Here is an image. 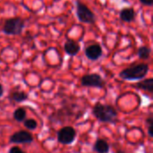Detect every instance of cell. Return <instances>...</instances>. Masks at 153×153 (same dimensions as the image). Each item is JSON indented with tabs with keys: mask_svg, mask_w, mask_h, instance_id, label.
I'll list each match as a JSON object with an SVG mask.
<instances>
[{
	"mask_svg": "<svg viewBox=\"0 0 153 153\" xmlns=\"http://www.w3.org/2000/svg\"><path fill=\"white\" fill-rule=\"evenodd\" d=\"M92 114L100 122L102 123L116 124L117 122V111L110 105H105L98 102L92 108Z\"/></svg>",
	"mask_w": 153,
	"mask_h": 153,
	"instance_id": "1",
	"label": "cell"
},
{
	"mask_svg": "<svg viewBox=\"0 0 153 153\" xmlns=\"http://www.w3.org/2000/svg\"><path fill=\"white\" fill-rule=\"evenodd\" d=\"M149 65L141 63L122 70L119 74L120 78L126 81H137L144 78L149 73Z\"/></svg>",
	"mask_w": 153,
	"mask_h": 153,
	"instance_id": "2",
	"label": "cell"
},
{
	"mask_svg": "<svg viewBox=\"0 0 153 153\" xmlns=\"http://www.w3.org/2000/svg\"><path fill=\"white\" fill-rule=\"evenodd\" d=\"M25 22L20 17L6 19L4 22L2 31L6 35H20L23 31Z\"/></svg>",
	"mask_w": 153,
	"mask_h": 153,
	"instance_id": "3",
	"label": "cell"
},
{
	"mask_svg": "<svg viewBox=\"0 0 153 153\" xmlns=\"http://www.w3.org/2000/svg\"><path fill=\"white\" fill-rule=\"evenodd\" d=\"M75 5H76V15L81 22L91 23V24L95 22L96 21L95 14L85 4H83L80 0H76Z\"/></svg>",
	"mask_w": 153,
	"mask_h": 153,
	"instance_id": "4",
	"label": "cell"
},
{
	"mask_svg": "<svg viewBox=\"0 0 153 153\" xmlns=\"http://www.w3.org/2000/svg\"><path fill=\"white\" fill-rule=\"evenodd\" d=\"M81 84L83 87H94L102 89L105 87V81L99 74H88L82 77Z\"/></svg>",
	"mask_w": 153,
	"mask_h": 153,
	"instance_id": "5",
	"label": "cell"
},
{
	"mask_svg": "<svg viewBox=\"0 0 153 153\" xmlns=\"http://www.w3.org/2000/svg\"><path fill=\"white\" fill-rule=\"evenodd\" d=\"M76 131L72 126H65L57 132V142L63 145H68L74 142Z\"/></svg>",
	"mask_w": 153,
	"mask_h": 153,
	"instance_id": "6",
	"label": "cell"
},
{
	"mask_svg": "<svg viewBox=\"0 0 153 153\" xmlns=\"http://www.w3.org/2000/svg\"><path fill=\"white\" fill-rule=\"evenodd\" d=\"M9 142L11 143H14V144L30 143L33 142V136L30 132L22 130V131L16 132L13 135H11L9 138Z\"/></svg>",
	"mask_w": 153,
	"mask_h": 153,
	"instance_id": "7",
	"label": "cell"
},
{
	"mask_svg": "<svg viewBox=\"0 0 153 153\" xmlns=\"http://www.w3.org/2000/svg\"><path fill=\"white\" fill-rule=\"evenodd\" d=\"M74 110V106L72 105H66L63 107L61 109H59L56 113L53 114L50 117V120L55 122V123H59L62 121H65V118L67 117H74V114L73 112Z\"/></svg>",
	"mask_w": 153,
	"mask_h": 153,
	"instance_id": "8",
	"label": "cell"
},
{
	"mask_svg": "<svg viewBox=\"0 0 153 153\" xmlns=\"http://www.w3.org/2000/svg\"><path fill=\"white\" fill-rule=\"evenodd\" d=\"M102 54H103L102 48L98 43H94V44L89 45L85 48V56H86V57L88 59H90L91 61L98 60L100 57H101Z\"/></svg>",
	"mask_w": 153,
	"mask_h": 153,
	"instance_id": "9",
	"label": "cell"
},
{
	"mask_svg": "<svg viewBox=\"0 0 153 153\" xmlns=\"http://www.w3.org/2000/svg\"><path fill=\"white\" fill-rule=\"evenodd\" d=\"M64 49H65V52L67 55H69L71 56H74L80 52L81 47H80L78 42L74 41V39H67V40L65 42Z\"/></svg>",
	"mask_w": 153,
	"mask_h": 153,
	"instance_id": "10",
	"label": "cell"
},
{
	"mask_svg": "<svg viewBox=\"0 0 153 153\" xmlns=\"http://www.w3.org/2000/svg\"><path fill=\"white\" fill-rule=\"evenodd\" d=\"M121 21L125 22H132L135 19V11L133 7L123 8L119 13Z\"/></svg>",
	"mask_w": 153,
	"mask_h": 153,
	"instance_id": "11",
	"label": "cell"
},
{
	"mask_svg": "<svg viewBox=\"0 0 153 153\" xmlns=\"http://www.w3.org/2000/svg\"><path fill=\"white\" fill-rule=\"evenodd\" d=\"M109 150V144L103 139H98L93 146V151L97 153H108Z\"/></svg>",
	"mask_w": 153,
	"mask_h": 153,
	"instance_id": "12",
	"label": "cell"
},
{
	"mask_svg": "<svg viewBox=\"0 0 153 153\" xmlns=\"http://www.w3.org/2000/svg\"><path fill=\"white\" fill-rule=\"evenodd\" d=\"M9 99L16 103H20L26 100H28V94L24 91H15L10 93L9 95Z\"/></svg>",
	"mask_w": 153,
	"mask_h": 153,
	"instance_id": "13",
	"label": "cell"
},
{
	"mask_svg": "<svg viewBox=\"0 0 153 153\" xmlns=\"http://www.w3.org/2000/svg\"><path fill=\"white\" fill-rule=\"evenodd\" d=\"M136 87L140 90H143L146 91H149L151 93L153 92V79L149 78L146 80H143L142 82H139L136 84Z\"/></svg>",
	"mask_w": 153,
	"mask_h": 153,
	"instance_id": "14",
	"label": "cell"
},
{
	"mask_svg": "<svg viewBox=\"0 0 153 153\" xmlns=\"http://www.w3.org/2000/svg\"><path fill=\"white\" fill-rule=\"evenodd\" d=\"M151 54H152L151 48L146 47V46H143V47L139 48L138 52H137V55H138L139 58L140 59H143V60L149 59L150 56H151Z\"/></svg>",
	"mask_w": 153,
	"mask_h": 153,
	"instance_id": "15",
	"label": "cell"
},
{
	"mask_svg": "<svg viewBox=\"0 0 153 153\" xmlns=\"http://www.w3.org/2000/svg\"><path fill=\"white\" fill-rule=\"evenodd\" d=\"M13 118L17 122H23L26 119V110L23 108H18L13 112Z\"/></svg>",
	"mask_w": 153,
	"mask_h": 153,
	"instance_id": "16",
	"label": "cell"
},
{
	"mask_svg": "<svg viewBox=\"0 0 153 153\" xmlns=\"http://www.w3.org/2000/svg\"><path fill=\"white\" fill-rule=\"evenodd\" d=\"M23 126L27 128V129H29V130H35L36 128H37V126H38V123H37V121L36 120H34V119H25L24 121H23Z\"/></svg>",
	"mask_w": 153,
	"mask_h": 153,
	"instance_id": "17",
	"label": "cell"
},
{
	"mask_svg": "<svg viewBox=\"0 0 153 153\" xmlns=\"http://www.w3.org/2000/svg\"><path fill=\"white\" fill-rule=\"evenodd\" d=\"M146 124L148 125V134L151 138L153 137V131H152V126H153V117L152 116H150L147 119H146Z\"/></svg>",
	"mask_w": 153,
	"mask_h": 153,
	"instance_id": "18",
	"label": "cell"
},
{
	"mask_svg": "<svg viewBox=\"0 0 153 153\" xmlns=\"http://www.w3.org/2000/svg\"><path fill=\"white\" fill-rule=\"evenodd\" d=\"M8 153H26L24 151H22L21 148H19V147H17V146H14V147H12L10 150H9V152Z\"/></svg>",
	"mask_w": 153,
	"mask_h": 153,
	"instance_id": "19",
	"label": "cell"
},
{
	"mask_svg": "<svg viewBox=\"0 0 153 153\" xmlns=\"http://www.w3.org/2000/svg\"><path fill=\"white\" fill-rule=\"evenodd\" d=\"M143 4L147 6H152L153 4V0H139Z\"/></svg>",
	"mask_w": 153,
	"mask_h": 153,
	"instance_id": "20",
	"label": "cell"
},
{
	"mask_svg": "<svg viewBox=\"0 0 153 153\" xmlns=\"http://www.w3.org/2000/svg\"><path fill=\"white\" fill-rule=\"evenodd\" d=\"M3 94H4V88H3L2 84L0 83V97L3 96Z\"/></svg>",
	"mask_w": 153,
	"mask_h": 153,
	"instance_id": "21",
	"label": "cell"
},
{
	"mask_svg": "<svg viewBox=\"0 0 153 153\" xmlns=\"http://www.w3.org/2000/svg\"><path fill=\"white\" fill-rule=\"evenodd\" d=\"M115 153H126V152H124V151H122V150H118V151H117Z\"/></svg>",
	"mask_w": 153,
	"mask_h": 153,
	"instance_id": "22",
	"label": "cell"
}]
</instances>
